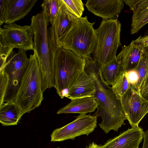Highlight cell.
<instances>
[{
  "mask_svg": "<svg viewBox=\"0 0 148 148\" xmlns=\"http://www.w3.org/2000/svg\"><path fill=\"white\" fill-rule=\"evenodd\" d=\"M89 69L94 73L95 78L96 92L94 97L98 103L97 110L94 115L102 119L99 124L106 134L113 130L118 131L126 119L123 111L121 101L118 99L112 87L108 85L103 79L100 66L97 62L91 64Z\"/></svg>",
  "mask_w": 148,
  "mask_h": 148,
  "instance_id": "1",
  "label": "cell"
},
{
  "mask_svg": "<svg viewBox=\"0 0 148 148\" xmlns=\"http://www.w3.org/2000/svg\"><path fill=\"white\" fill-rule=\"evenodd\" d=\"M49 23V16L43 8L39 13L32 16L30 25L33 34V51L40 64L43 92L54 86V58Z\"/></svg>",
  "mask_w": 148,
  "mask_h": 148,
  "instance_id": "2",
  "label": "cell"
},
{
  "mask_svg": "<svg viewBox=\"0 0 148 148\" xmlns=\"http://www.w3.org/2000/svg\"><path fill=\"white\" fill-rule=\"evenodd\" d=\"M50 32L54 58V87L59 96L63 99L84 71L85 61L84 58L71 51L58 47L51 30Z\"/></svg>",
  "mask_w": 148,
  "mask_h": 148,
  "instance_id": "3",
  "label": "cell"
},
{
  "mask_svg": "<svg viewBox=\"0 0 148 148\" xmlns=\"http://www.w3.org/2000/svg\"><path fill=\"white\" fill-rule=\"evenodd\" d=\"M28 66L23 76L14 101L23 114L38 107L43 99L42 75L35 52L30 55Z\"/></svg>",
  "mask_w": 148,
  "mask_h": 148,
  "instance_id": "4",
  "label": "cell"
},
{
  "mask_svg": "<svg viewBox=\"0 0 148 148\" xmlns=\"http://www.w3.org/2000/svg\"><path fill=\"white\" fill-rule=\"evenodd\" d=\"M121 26L117 19H103L99 26L95 29L97 42L92 55L100 67L116 58L117 50L121 45Z\"/></svg>",
  "mask_w": 148,
  "mask_h": 148,
  "instance_id": "5",
  "label": "cell"
},
{
  "mask_svg": "<svg viewBox=\"0 0 148 148\" xmlns=\"http://www.w3.org/2000/svg\"><path fill=\"white\" fill-rule=\"evenodd\" d=\"M95 23L89 22L86 16L77 18L62 47L82 58L90 57L97 42Z\"/></svg>",
  "mask_w": 148,
  "mask_h": 148,
  "instance_id": "6",
  "label": "cell"
},
{
  "mask_svg": "<svg viewBox=\"0 0 148 148\" xmlns=\"http://www.w3.org/2000/svg\"><path fill=\"white\" fill-rule=\"evenodd\" d=\"M26 51L18 49L16 53L13 50L8 58L5 67L3 68L7 73L9 79L3 103L14 100L29 64V58H28Z\"/></svg>",
  "mask_w": 148,
  "mask_h": 148,
  "instance_id": "7",
  "label": "cell"
},
{
  "mask_svg": "<svg viewBox=\"0 0 148 148\" xmlns=\"http://www.w3.org/2000/svg\"><path fill=\"white\" fill-rule=\"evenodd\" d=\"M33 37L30 25L21 26L14 23L5 24L0 27V47L33 50Z\"/></svg>",
  "mask_w": 148,
  "mask_h": 148,
  "instance_id": "8",
  "label": "cell"
},
{
  "mask_svg": "<svg viewBox=\"0 0 148 148\" xmlns=\"http://www.w3.org/2000/svg\"><path fill=\"white\" fill-rule=\"evenodd\" d=\"M97 118L94 115L80 114L73 121L55 130L51 133V141L60 142L82 135L88 136L97 127Z\"/></svg>",
  "mask_w": 148,
  "mask_h": 148,
  "instance_id": "9",
  "label": "cell"
},
{
  "mask_svg": "<svg viewBox=\"0 0 148 148\" xmlns=\"http://www.w3.org/2000/svg\"><path fill=\"white\" fill-rule=\"evenodd\" d=\"M123 111L132 127L138 124L148 113V101L130 86L120 99Z\"/></svg>",
  "mask_w": 148,
  "mask_h": 148,
  "instance_id": "10",
  "label": "cell"
},
{
  "mask_svg": "<svg viewBox=\"0 0 148 148\" xmlns=\"http://www.w3.org/2000/svg\"><path fill=\"white\" fill-rule=\"evenodd\" d=\"M61 1L59 10L51 24L55 42L59 47H62L77 18Z\"/></svg>",
  "mask_w": 148,
  "mask_h": 148,
  "instance_id": "11",
  "label": "cell"
},
{
  "mask_svg": "<svg viewBox=\"0 0 148 148\" xmlns=\"http://www.w3.org/2000/svg\"><path fill=\"white\" fill-rule=\"evenodd\" d=\"M96 92L95 78L93 73L84 68L69 88L65 97L71 100L87 97H94Z\"/></svg>",
  "mask_w": 148,
  "mask_h": 148,
  "instance_id": "12",
  "label": "cell"
},
{
  "mask_svg": "<svg viewBox=\"0 0 148 148\" xmlns=\"http://www.w3.org/2000/svg\"><path fill=\"white\" fill-rule=\"evenodd\" d=\"M123 0H88V10L103 19H115L123 8Z\"/></svg>",
  "mask_w": 148,
  "mask_h": 148,
  "instance_id": "13",
  "label": "cell"
},
{
  "mask_svg": "<svg viewBox=\"0 0 148 148\" xmlns=\"http://www.w3.org/2000/svg\"><path fill=\"white\" fill-rule=\"evenodd\" d=\"M144 132L139 126L129 128L118 136L108 140L100 148H138Z\"/></svg>",
  "mask_w": 148,
  "mask_h": 148,
  "instance_id": "14",
  "label": "cell"
},
{
  "mask_svg": "<svg viewBox=\"0 0 148 148\" xmlns=\"http://www.w3.org/2000/svg\"><path fill=\"white\" fill-rule=\"evenodd\" d=\"M145 50L141 45L135 43L134 40L128 45L122 46L116 58L121 62L123 71L125 72L135 68Z\"/></svg>",
  "mask_w": 148,
  "mask_h": 148,
  "instance_id": "15",
  "label": "cell"
},
{
  "mask_svg": "<svg viewBox=\"0 0 148 148\" xmlns=\"http://www.w3.org/2000/svg\"><path fill=\"white\" fill-rule=\"evenodd\" d=\"M37 1V0H6L5 23H14L23 18Z\"/></svg>",
  "mask_w": 148,
  "mask_h": 148,
  "instance_id": "16",
  "label": "cell"
},
{
  "mask_svg": "<svg viewBox=\"0 0 148 148\" xmlns=\"http://www.w3.org/2000/svg\"><path fill=\"white\" fill-rule=\"evenodd\" d=\"M132 11L130 33H137L148 23V0H123Z\"/></svg>",
  "mask_w": 148,
  "mask_h": 148,
  "instance_id": "17",
  "label": "cell"
},
{
  "mask_svg": "<svg viewBox=\"0 0 148 148\" xmlns=\"http://www.w3.org/2000/svg\"><path fill=\"white\" fill-rule=\"evenodd\" d=\"M97 106V102L94 97L76 98L71 99L69 103L59 109L57 113L86 114L94 112Z\"/></svg>",
  "mask_w": 148,
  "mask_h": 148,
  "instance_id": "18",
  "label": "cell"
},
{
  "mask_svg": "<svg viewBox=\"0 0 148 148\" xmlns=\"http://www.w3.org/2000/svg\"><path fill=\"white\" fill-rule=\"evenodd\" d=\"M23 115L14 100L4 103L0 106V122L3 126L17 125Z\"/></svg>",
  "mask_w": 148,
  "mask_h": 148,
  "instance_id": "19",
  "label": "cell"
},
{
  "mask_svg": "<svg viewBox=\"0 0 148 148\" xmlns=\"http://www.w3.org/2000/svg\"><path fill=\"white\" fill-rule=\"evenodd\" d=\"M102 77L109 86H113L123 71L120 61L117 58L106 65L100 67Z\"/></svg>",
  "mask_w": 148,
  "mask_h": 148,
  "instance_id": "20",
  "label": "cell"
},
{
  "mask_svg": "<svg viewBox=\"0 0 148 148\" xmlns=\"http://www.w3.org/2000/svg\"><path fill=\"white\" fill-rule=\"evenodd\" d=\"M111 87L116 98L120 100L130 87L125 71L121 72L114 84Z\"/></svg>",
  "mask_w": 148,
  "mask_h": 148,
  "instance_id": "21",
  "label": "cell"
},
{
  "mask_svg": "<svg viewBox=\"0 0 148 148\" xmlns=\"http://www.w3.org/2000/svg\"><path fill=\"white\" fill-rule=\"evenodd\" d=\"M61 3V0H45L42 3L41 7L45 9L51 24L58 12Z\"/></svg>",
  "mask_w": 148,
  "mask_h": 148,
  "instance_id": "22",
  "label": "cell"
},
{
  "mask_svg": "<svg viewBox=\"0 0 148 148\" xmlns=\"http://www.w3.org/2000/svg\"><path fill=\"white\" fill-rule=\"evenodd\" d=\"M138 74L139 81L138 89L140 85L148 71V49L145 51L141 57L137 66L134 68Z\"/></svg>",
  "mask_w": 148,
  "mask_h": 148,
  "instance_id": "23",
  "label": "cell"
},
{
  "mask_svg": "<svg viewBox=\"0 0 148 148\" xmlns=\"http://www.w3.org/2000/svg\"><path fill=\"white\" fill-rule=\"evenodd\" d=\"M69 10L77 18L82 17L84 10V4L81 0H62Z\"/></svg>",
  "mask_w": 148,
  "mask_h": 148,
  "instance_id": "24",
  "label": "cell"
},
{
  "mask_svg": "<svg viewBox=\"0 0 148 148\" xmlns=\"http://www.w3.org/2000/svg\"><path fill=\"white\" fill-rule=\"evenodd\" d=\"M9 82L8 76L4 69H0V106L3 103Z\"/></svg>",
  "mask_w": 148,
  "mask_h": 148,
  "instance_id": "25",
  "label": "cell"
},
{
  "mask_svg": "<svg viewBox=\"0 0 148 148\" xmlns=\"http://www.w3.org/2000/svg\"><path fill=\"white\" fill-rule=\"evenodd\" d=\"M125 72L130 86L134 90L138 93L139 77L136 70L134 69Z\"/></svg>",
  "mask_w": 148,
  "mask_h": 148,
  "instance_id": "26",
  "label": "cell"
},
{
  "mask_svg": "<svg viewBox=\"0 0 148 148\" xmlns=\"http://www.w3.org/2000/svg\"><path fill=\"white\" fill-rule=\"evenodd\" d=\"M138 93L144 99L148 101V71L140 85Z\"/></svg>",
  "mask_w": 148,
  "mask_h": 148,
  "instance_id": "27",
  "label": "cell"
},
{
  "mask_svg": "<svg viewBox=\"0 0 148 148\" xmlns=\"http://www.w3.org/2000/svg\"><path fill=\"white\" fill-rule=\"evenodd\" d=\"M0 69L4 67L8 57L13 49L0 47Z\"/></svg>",
  "mask_w": 148,
  "mask_h": 148,
  "instance_id": "28",
  "label": "cell"
},
{
  "mask_svg": "<svg viewBox=\"0 0 148 148\" xmlns=\"http://www.w3.org/2000/svg\"><path fill=\"white\" fill-rule=\"evenodd\" d=\"M135 43L140 45L144 48L148 49V35L139 36L135 40H133Z\"/></svg>",
  "mask_w": 148,
  "mask_h": 148,
  "instance_id": "29",
  "label": "cell"
},
{
  "mask_svg": "<svg viewBox=\"0 0 148 148\" xmlns=\"http://www.w3.org/2000/svg\"><path fill=\"white\" fill-rule=\"evenodd\" d=\"M6 0H0V25L5 23Z\"/></svg>",
  "mask_w": 148,
  "mask_h": 148,
  "instance_id": "30",
  "label": "cell"
},
{
  "mask_svg": "<svg viewBox=\"0 0 148 148\" xmlns=\"http://www.w3.org/2000/svg\"><path fill=\"white\" fill-rule=\"evenodd\" d=\"M143 142L142 148H148V129L143 133Z\"/></svg>",
  "mask_w": 148,
  "mask_h": 148,
  "instance_id": "31",
  "label": "cell"
},
{
  "mask_svg": "<svg viewBox=\"0 0 148 148\" xmlns=\"http://www.w3.org/2000/svg\"><path fill=\"white\" fill-rule=\"evenodd\" d=\"M87 148H100V146L92 142L88 147Z\"/></svg>",
  "mask_w": 148,
  "mask_h": 148,
  "instance_id": "32",
  "label": "cell"
},
{
  "mask_svg": "<svg viewBox=\"0 0 148 148\" xmlns=\"http://www.w3.org/2000/svg\"><path fill=\"white\" fill-rule=\"evenodd\" d=\"M147 35H148V29L147 30L146 32H145L144 36H146Z\"/></svg>",
  "mask_w": 148,
  "mask_h": 148,
  "instance_id": "33",
  "label": "cell"
},
{
  "mask_svg": "<svg viewBox=\"0 0 148 148\" xmlns=\"http://www.w3.org/2000/svg\"><path fill=\"white\" fill-rule=\"evenodd\" d=\"M59 148V147H58V148Z\"/></svg>",
  "mask_w": 148,
  "mask_h": 148,
  "instance_id": "34",
  "label": "cell"
}]
</instances>
